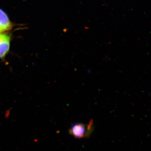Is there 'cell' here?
<instances>
[{"instance_id":"6da1fadb","label":"cell","mask_w":151,"mask_h":151,"mask_svg":"<svg viewBox=\"0 0 151 151\" xmlns=\"http://www.w3.org/2000/svg\"><path fill=\"white\" fill-rule=\"evenodd\" d=\"M93 124L92 121L89 122L88 125L82 123H74L69 130L70 134L77 139L87 137L92 131Z\"/></svg>"},{"instance_id":"7a4b0ae2","label":"cell","mask_w":151,"mask_h":151,"mask_svg":"<svg viewBox=\"0 0 151 151\" xmlns=\"http://www.w3.org/2000/svg\"><path fill=\"white\" fill-rule=\"evenodd\" d=\"M11 36L6 33H0V58L6 56L10 46Z\"/></svg>"},{"instance_id":"3957f363","label":"cell","mask_w":151,"mask_h":151,"mask_svg":"<svg viewBox=\"0 0 151 151\" xmlns=\"http://www.w3.org/2000/svg\"><path fill=\"white\" fill-rule=\"evenodd\" d=\"M13 24L6 14L0 9V33H5L12 28Z\"/></svg>"}]
</instances>
